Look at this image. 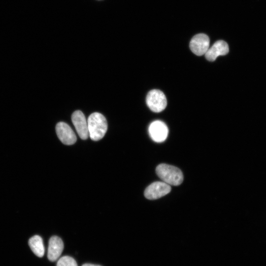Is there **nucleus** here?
Instances as JSON below:
<instances>
[{
  "label": "nucleus",
  "mask_w": 266,
  "mask_h": 266,
  "mask_svg": "<svg viewBox=\"0 0 266 266\" xmlns=\"http://www.w3.org/2000/svg\"><path fill=\"white\" fill-rule=\"evenodd\" d=\"M209 38L204 33L195 35L191 40L190 48L193 53L198 56L204 55L209 46Z\"/></svg>",
  "instance_id": "obj_5"
},
{
  "label": "nucleus",
  "mask_w": 266,
  "mask_h": 266,
  "mask_svg": "<svg viewBox=\"0 0 266 266\" xmlns=\"http://www.w3.org/2000/svg\"><path fill=\"white\" fill-rule=\"evenodd\" d=\"M29 245L33 253L38 257H42L44 254L45 249L42 238L35 235L30 238Z\"/></svg>",
  "instance_id": "obj_11"
},
{
  "label": "nucleus",
  "mask_w": 266,
  "mask_h": 266,
  "mask_svg": "<svg viewBox=\"0 0 266 266\" xmlns=\"http://www.w3.org/2000/svg\"><path fill=\"white\" fill-rule=\"evenodd\" d=\"M82 266H101L98 265L91 264H83Z\"/></svg>",
  "instance_id": "obj_13"
},
{
  "label": "nucleus",
  "mask_w": 266,
  "mask_h": 266,
  "mask_svg": "<svg viewBox=\"0 0 266 266\" xmlns=\"http://www.w3.org/2000/svg\"><path fill=\"white\" fill-rule=\"evenodd\" d=\"M56 266H78L75 260L72 257L65 256L60 258Z\"/></svg>",
  "instance_id": "obj_12"
},
{
  "label": "nucleus",
  "mask_w": 266,
  "mask_h": 266,
  "mask_svg": "<svg viewBox=\"0 0 266 266\" xmlns=\"http://www.w3.org/2000/svg\"><path fill=\"white\" fill-rule=\"evenodd\" d=\"M71 120L80 137L87 139L89 135L88 123L84 114L80 110H76L72 114Z\"/></svg>",
  "instance_id": "obj_7"
},
{
  "label": "nucleus",
  "mask_w": 266,
  "mask_h": 266,
  "mask_svg": "<svg viewBox=\"0 0 266 266\" xmlns=\"http://www.w3.org/2000/svg\"><path fill=\"white\" fill-rule=\"evenodd\" d=\"M171 191L169 185L164 182L157 181L149 185L145 190L144 196L149 200L159 199Z\"/></svg>",
  "instance_id": "obj_4"
},
{
  "label": "nucleus",
  "mask_w": 266,
  "mask_h": 266,
  "mask_svg": "<svg viewBox=\"0 0 266 266\" xmlns=\"http://www.w3.org/2000/svg\"><path fill=\"white\" fill-rule=\"evenodd\" d=\"M57 136L61 142L66 145H72L76 141V136L73 131L66 123L60 122L56 126Z\"/></svg>",
  "instance_id": "obj_6"
},
{
  "label": "nucleus",
  "mask_w": 266,
  "mask_h": 266,
  "mask_svg": "<svg viewBox=\"0 0 266 266\" xmlns=\"http://www.w3.org/2000/svg\"><path fill=\"white\" fill-rule=\"evenodd\" d=\"M64 250L62 239L57 236H52L49 240L47 257L49 261L55 262L61 256Z\"/></svg>",
  "instance_id": "obj_10"
},
{
  "label": "nucleus",
  "mask_w": 266,
  "mask_h": 266,
  "mask_svg": "<svg viewBox=\"0 0 266 266\" xmlns=\"http://www.w3.org/2000/svg\"><path fill=\"white\" fill-rule=\"evenodd\" d=\"M229 51V46L224 40L215 42L204 54L206 59L210 62L214 61L219 56L225 55Z\"/></svg>",
  "instance_id": "obj_9"
},
{
  "label": "nucleus",
  "mask_w": 266,
  "mask_h": 266,
  "mask_svg": "<svg viewBox=\"0 0 266 266\" xmlns=\"http://www.w3.org/2000/svg\"><path fill=\"white\" fill-rule=\"evenodd\" d=\"M148 130L151 138L157 142L165 141L168 135V131L167 126L161 121L153 122L150 125Z\"/></svg>",
  "instance_id": "obj_8"
},
{
  "label": "nucleus",
  "mask_w": 266,
  "mask_h": 266,
  "mask_svg": "<svg viewBox=\"0 0 266 266\" xmlns=\"http://www.w3.org/2000/svg\"><path fill=\"white\" fill-rule=\"evenodd\" d=\"M89 135L92 140L98 141L104 136L107 130L105 117L100 113H92L87 120Z\"/></svg>",
  "instance_id": "obj_1"
},
{
  "label": "nucleus",
  "mask_w": 266,
  "mask_h": 266,
  "mask_svg": "<svg viewBox=\"0 0 266 266\" xmlns=\"http://www.w3.org/2000/svg\"><path fill=\"white\" fill-rule=\"evenodd\" d=\"M146 103L152 111L160 112L166 107L167 101L165 94L161 91L154 89L148 92Z\"/></svg>",
  "instance_id": "obj_3"
},
{
  "label": "nucleus",
  "mask_w": 266,
  "mask_h": 266,
  "mask_svg": "<svg viewBox=\"0 0 266 266\" xmlns=\"http://www.w3.org/2000/svg\"><path fill=\"white\" fill-rule=\"evenodd\" d=\"M157 175L168 185L178 186L183 181V175L181 170L178 167L162 164L158 165L156 169Z\"/></svg>",
  "instance_id": "obj_2"
}]
</instances>
